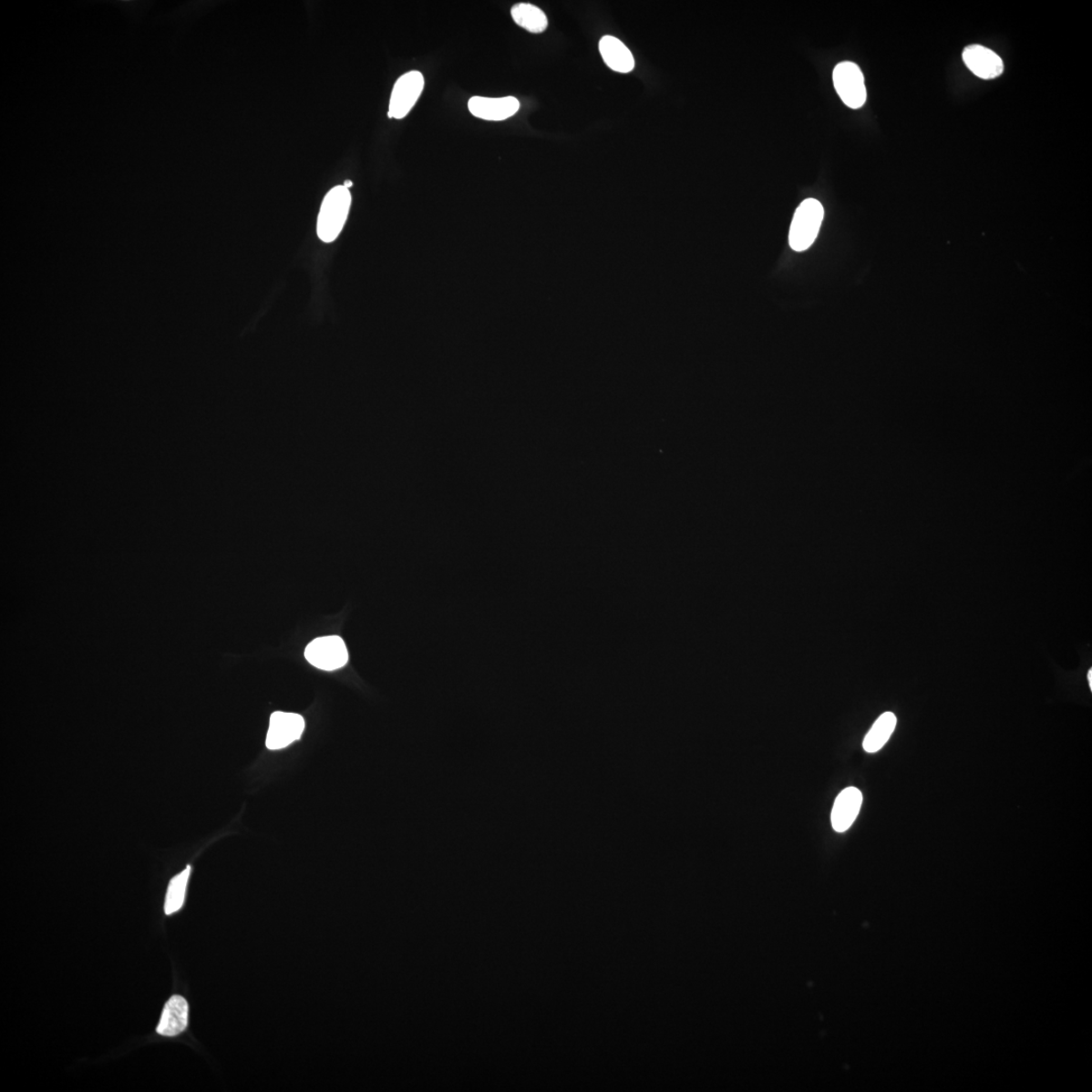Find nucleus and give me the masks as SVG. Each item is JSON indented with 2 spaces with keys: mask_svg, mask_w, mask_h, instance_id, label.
<instances>
[{
  "mask_svg": "<svg viewBox=\"0 0 1092 1092\" xmlns=\"http://www.w3.org/2000/svg\"><path fill=\"white\" fill-rule=\"evenodd\" d=\"M835 88L844 104L853 109L862 108L867 99V90L862 70L850 61L837 65L834 74Z\"/></svg>",
  "mask_w": 1092,
  "mask_h": 1092,
  "instance_id": "obj_3",
  "label": "nucleus"
},
{
  "mask_svg": "<svg viewBox=\"0 0 1092 1092\" xmlns=\"http://www.w3.org/2000/svg\"><path fill=\"white\" fill-rule=\"evenodd\" d=\"M1087 679H1088L1090 690H1092V670L1088 671Z\"/></svg>",
  "mask_w": 1092,
  "mask_h": 1092,
  "instance_id": "obj_15",
  "label": "nucleus"
},
{
  "mask_svg": "<svg viewBox=\"0 0 1092 1092\" xmlns=\"http://www.w3.org/2000/svg\"><path fill=\"white\" fill-rule=\"evenodd\" d=\"M191 872V867L188 866L181 873L171 879L165 897L164 912L166 914L170 915L182 908Z\"/></svg>",
  "mask_w": 1092,
  "mask_h": 1092,
  "instance_id": "obj_14",
  "label": "nucleus"
},
{
  "mask_svg": "<svg viewBox=\"0 0 1092 1092\" xmlns=\"http://www.w3.org/2000/svg\"><path fill=\"white\" fill-rule=\"evenodd\" d=\"M863 795L856 788L841 791L835 800L831 811V825L837 832H845L857 819L862 808Z\"/></svg>",
  "mask_w": 1092,
  "mask_h": 1092,
  "instance_id": "obj_9",
  "label": "nucleus"
},
{
  "mask_svg": "<svg viewBox=\"0 0 1092 1092\" xmlns=\"http://www.w3.org/2000/svg\"><path fill=\"white\" fill-rule=\"evenodd\" d=\"M825 211L818 200L808 199L796 210L789 234V243L795 252L809 249L819 235Z\"/></svg>",
  "mask_w": 1092,
  "mask_h": 1092,
  "instance_id": "obj_2",
  "label": "nucleus"
},
{
  "mask_svg": "<svg viewBox=\"0 0 1092 1092\" xmlns=\"http://www.w3.org/2000/svg\"><path fill=\"white\" fill-rule=\"evenodd\" d=\"M351 206V193L345 185L332 189L321 205L317 233L323 242H335L344 229Z\"/></svg>",
  "mask_w": 1092,
  "mask_h": 1092,
  "instance_id": "obj_1",
  "label": "nucleus"
},
{
  "mask_svg": "<svg viewBox=\"0 0 1092 1092\" xmlns=\"http://www.w3.org/2000/svg\"><path fill=\"white\" fill-rule=\"evenodd\" d=\"M599 50L607 67L616 72L628 73L634 68V55L626 46L613 36H604Z\"/></svg>",
  "mask_w": 1092,
  "mask_h": 1092,
  "instance_id": "obj_11",
  "label": "nucleus"
},
{
  "mask_svg": "<svg viewBox=\"0 0 1092 1092\" xmlns=\"http://www.w3.org/2000/svg\"><path fill=\"white\" fill-rule=\"evenodd\" d=\"M896 724L897 719L892 712H885L879 717L865 737L863 742L865 751L869 754L881 751L894 733Z\"/></svg>",
  "mask_w": 1092,
  "mask_h": 1092,
  "instance_id": "obj_12",
  "label": "nucleus"
},
{
  "mask_svg": "<svg viewBox=\"0 0 1092 1092\" xmlns=\"http://www.w3.org/2000/svg\"><path fill=\"white\" fill-rule=\"evenodd\" d=\"M471 115L485 121L500 122L513 117L520 110V101L514 97H473L468 104Z\"/></svg>",
  "mask_w": 1092,
  "mask_h": 1092,
  "instance_id": "obj_7",
  "label": "nucleus"
},
{
  "mask_svg": "<svg viewBox=\"0 0 1092 1092\" xmlns=\"http://www.w3.org/2000/svg\"><path fill=\"white\" fill-rule=\"evenodd\" d=\"M305 723L302 716L291 712L276 711L271 716L266 737L267 748L281 749L301 738Z\"/></svg>",
  "mask_w": 1092,
  "mask_h": 1092,
  "instance_id": "obj_6",
  "label": "nucleus"
},
{
  "mask_svg": "<svg viewBox=\"0 0 1092 1092\" xmlns=\"http://www.w3.org/2000/svg\"><path fill=\"white\" fill-rule=\"evenodd\" d=\"M425 86L423 74L413 70L403 74L395 83L388 107V118L402 119L417 104Z\"/></svg>",
  "mask_w": 1092,
  "mask_h": 1092,
  "instance_id": "obj_5",
  "label": "nucleus"
},
{
  "mask_svg": "<svg viewBox=\"0 0 1092 1092\" xmlns=\"http://www.w3.org/2000/svg\"><path fill=\"white\" fill-rule=\"evenodd\" d=\"M963 60L970 71L979 78L994 79L1004 72L1002 58L981 45L968 46L963 52Z\"/></svg>",
  "mask_w": 1092,
  "mask_h": 1092,
  "instance_id": "obj_8",
  "label": "nucleus"
},
{
  "mask_svg": "<svg viewBox=\"0 0 1092 1092\" xmlns=\"http://www.w3.org/2000/svg\"><path fill=\"white\" fill-rule=\"evenodd\" d=\"M344 185L346 189L349 190L351 187H353L354 183H353V181L346 180Z\"/></svg>",
  "mask_w": 1092,
  "mask_h": 1092,
  "instance_id": "obj_16",
  "label": "nucleus"
},
{
  "mask_svg": "<svg viewBox=\"0 0 1092 1092\" xmlns=\"http://www.w3.org/2000/svg\"><path fill=\"white\" fill-rule=\"evenodd\" d=\"M304 658L323 671H335L348 662L346 645L341 637L324 636L314 640L304 651Z\"/></svg>",
  "mask_w": 1092,
  "mask_h": 1092,
  "instance_id": "obj_4",
  "label": "nucleus"
},
{
  "mask_svg": "<svg viewBox=\"0 0 1092 1092\" xmlns=\"http://www.w3.org/2000/svg\"><path fill=\"white\" fill-rule=\"evenodd\" d=\"M189 1004L180 995L172 996L166 1003L156 1032L165 1036H174L187 1029Z\"/></svg>",
  "mask_w": 1092,
  "mask_h": 1092,
  "instance_id": "obj_10",
  "label": "nucleus"
},
{
  "mask_svg": "<svg viewBox=\"0 0 1092 1092\" xmlns=\"http://www.w3.org/2000/svg\"><path fill=\"white\" fill-rule=\"evenodd\" d=\"M511 15L518 26L531 33L541 34L548 29V16L536 5L517 4L511 8Z\"/></svg>",
  "mask_w": 1092,
  "mask_h": 1092,
  "instance_id": "obj_13",
  "label": "nucleus"
}]
</instances>
